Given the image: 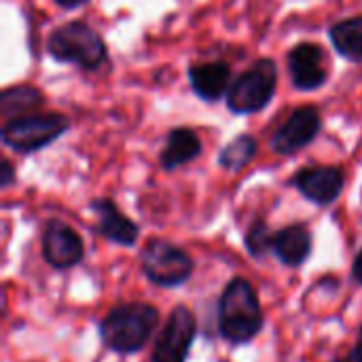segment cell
Masks as SVG:
<instances>
[{"label":"cell","mask_w":362,"mask_h":362,"mask_svg":"<svg viewBox=\"0 0 362 362\" xmlns=\"http://www.w3.org/2000/svg\"><path fill=\"white\" fill-rule=\"evenodd\" d=\"M91 210L98 216V233H102L106 240L121 244V246H134L138 240V225H134L110 199H95L91 204Z\"/></svg>","instance_id":"12"},{"label":"cell","mask_w":362,"mask_h":362,"mask_svg":"<svg viewBox=\"0 0 362 362\" xmlns=\"http://www.w3.org/2000/svg\"><path fill=\"white\" fill-rule=\"evenodd\" d=\"M199 153H202V142L195 136V132L187 127H178L168 134V142L161 153V165L165 170H176L178 165L193 161Z\"/></svg>","instance_id":"15"},{"label":"cell","mask_w":362,"mask_h":362,"mask_svg":"<svg viewBox=\"0 0 362 362\" xmlns=\"http://www.w3.org/2000/svg\"><path fill=\"white\" fill-rule=\"evenodd\" d=\"M312 250V235L303 225L284 227L274 235V252L284 265L297 267L301 265Z\"/></svg>","instance_id":"14"},{"label":"cell","mask_w":362,"mask_h":362,"mask_svg":"<svg viewBox=\"0 0 362 362\" xmlns=\"http://www.w3.org/2000/svg\"><path fill=\"white\" fill-rule=\"evenodd\" d=\"M189 78L193 91L206 102H216L231 87V70L225 62L197 64L189 70Z\"/></svg>","instance_id":"13"},{"label":"cell","mask_w":362,"mask_h":362,"mask_svg":"<svg viewBox=\"0 0 362 362\" xmlns=\"http://www.w3.org/2000/svg\"><path fill=\"white\" fill-rule=\"evenodd\" d=\"M59 6H64V8H76V6H81V4H85L87 0H55Z\"/></svg>","instance_id":"23"},{"label":"cell","mask_w":362,"mask_h":362,"mask_svg":"<svg viewBox=\"0 0 362 362\" xmlns=\"http://www.w3.org/2000/svg\"><path fill=\"white\" fill-rule=\"evenodd\" d=\"M320 129V115L314 106H301L297 108L286 123L274 134L272 146L280 155H293L308 146Z\"/></svg>","instance_id":"8"},{"label":"cell","mask_w":362,"mask_h":362,"mask_svg":"<svg viewBox=\"0 0 362 362\" xmlns=\"http://www.w3.org/2000/svg\"><path fill=\"white\" fill-rule=\"evenodd\" d=\"M47 49L57 62L74 64L85 70H95L106 62V45L102 36L78 21L57 28L49 36Z\"/></svg>","instance_id":"3"},{"label":"cell","mask_w":362,"mask_h":362,"mask_svg":"<svg viewBox=\"0 0 362 362\" xmlns=\"http://www.w3.org/2000/svg\"><path fill=\"white\" fill-rule=\"evenodd\" d=\"M335 362H362V337H361V341L341 358V361H335Z\"/></svg>","instance_id":"20"},{"label":"cell","mask_w":362,"mask_h":362,"mask_svg":"<svg viewBox=\"0 0 362 362\" xmlns=\"http://www.w3.org/2000/svg\"><path fill=\"white\" fill-rule=\"evenodd\" d=\"M331 40L339 55L350 62H362V17L335 23L331 28Z\"/></svg>","instance_id":"16"},{"label":"cell","mask_w":362,"mask_h":362,"mask_svg":"<svg viewBox=\"0 0 362 362\" xmlns=\"http://www.w3.org/2000/svg\"><path fill=\"white\" fill-rule=\"evenodd\" d=\"M263 327V312L250 282L235 278L223 291L218 303V331L229 344H246Z\"/></svg>","instance_id":"1"},{"label":"cell","mask_w":362,"mask_h":362,"mask_svg":"<svg viewBox=\"0 0 362 362\" xmlns=\"http://www.w3.org/2000/svg\"><path fill=\"white\" fill-rule=\"evenodd\" d=\"M295 187L314 204L327 206L335 202L344 189V172L339 168H308L295 176Z\"/></svg>","instance_id":"11"},{"label":"cell","mask_w":362,"mask_h":362,"mask_svg":"<svg viewBox=\"0 0 362 362\" xmlns=\"http://www.w3.org/2000/svg\"><path fill=\"white\" fill-rule=\"evenodd\" d=\"M195 331H197V322L193 312L187 310L185 305H178L170 314L161 335L157 337L153 362H185L189 348L193 344Z\"/></svg>","instance_id":"7"},{"label":"cell","mask_w":362,"mask_h":362,"mask_svg":"<svg viewBox=\"0 0 362 362\" xmlns=\"http://www.w3.org/2000/svg\"><path fill=\"white\" fill-rule=\"evenodd\" d=\"M42 104V95L38 89L30 87V85H21V87H11L2 91L0 98V106H2V117L4 119H21L23 112L38 108Z\"/></svg>","instance_id":"17"},{"label":"cell","mask_w":362,"mask_h":362,"mask_svg":"<svg viewBox=\"0 0 362 362\" xmlns=\"http://www.w3.org/2000/svg\"><path fill=\"white\" fill-rule=\"evenodd\" d=\"M159 312L148 303H123L115 308L100 325V335L106 348L129 354L138 352L157 329Z\"/></svg>","instance_id":"2"},{"label":"cell","mask_w":362,"mask_h":362,"mask_svg":"<svg viewBox=\"0 0 362 362\" xmlns=\"http://www.w3.org/2000/svg\"><path fill=\"white\" fill-rule=\"evenodd\" d=\"M83 252H85L83 242L72 227H68L59 221L49 223V227L42 235V255L51 267H55V269L74 267L83 259Z\"/></svg>","instance_id":"9"},{"label":"cell","mask_w":362,"mask_h":362,"mask_svg":"<svg viewBox=\"0 0 362 362\" xmlns=\"http://www.w3.org/2000/svg\"><path fill=\"white\" fill-rule=\"evenodd\" d=\"M140 263L146 278L159 286H178L193 274V259L163 240H151L140 252Z\"/></svg>","instance_id":"5"},{"label":"cell","mask_w":362,"mask_h":362,"mask_svg":"<svg viewBox=\"0 0 362 362\" xmlns=\"http://www.w3.org/2000/svg\"><path fill=\"white\" fill-rule=\"evenodd\" d=\"M246 246L252 257H263L267 250L274 248V233L269 231V227L263 221H259L250 227V231L246 235Z\"/></svg>","instance_id":"19"},{"label":"cell","mask_w":362,"mask_h":362,"mask_svg":"<svg viewBox=\"0 0 362 362\" xmlns=\"http://www.w3.org/2000/svg\"><path fill=\"white\" fill-rule=\"evenodd\" d=\"M11 180H13V168H11L8 161H2V180H0L2 187H8Z\"/></svg>","instance_id":"21"},{"label":"cell","mask_w":362,"mask_h":362,"mask_svg":"<svg viewBox=\"0 0 362 362\" xmlns=\"http://www.w3.org/2000/svg\"><path fill=\"white\" fill-rule=\"evenodd\" d=\"M257 155V142L252 136H240L233 142H229L223 151H221V165L227 170H240L244 168L252 157Z\"/></svg>","instance_id":"18"},{"label":"cell","mask_w":362,"mask_h":362,"mask_svg":"<svg viewBox=\"0 0 362 362\" xmlns=\"http://www.w3.org/2000/svg\"><path fill=\"white\" fill-rule=\"evenodd\" d=\"M66 129L68 119L64 115H30L8 121L2 129V140L17 153H34L57 140Z\"/></svg>","instance_id":"6"},{"label":"cell","mask_w":362,"mask_h":362,"mask_svg":"<svg viewBox=\"0 0 362 362\" xmlns=\"http://www.w3.org/2000/svg\"><path fill=\"white\" fill-rule=\"evenodd\" d=\"M288 72L297 89H318L327 81V68L322 64V49L314 42H301L288 53Z\"/></svg>","instance_id":"10"},{"label":"cell","mask_w":362,"mask_h":362,"mask_svg":"<svg viewBox=\"0 0 362 362\" xmlns=\"http://www.w3.org/2000/svg\"><path fill=\"white\" fill-rule=\"evenodd\" d=\"M361 337H362V335H361Z\"/></svg>","instance_id":"24"},{"label":"cell","mask_w":362,"mask_h":362,"mask_svg":"<svg viewBox=\"0 0 362 362\" xmlns=\"http://www.w3.org/2000/svg\"><path fill=\"white\" fill-rule=\"evenodd\" d=\"M278 68L274 59H259L248 72L240 74L227 91V106L233 112L248 115L267 106L276 93Z\"/></svg>","instance_id":"4"},{"label":"cell","mask_w":362,"mask_h":362,"mask_svg":"<svg viewBox=\"0 0 362 362\" xmlns=\"http://www.w3.org/2000/svg\"><path fill=\"white\" fill-rule=\"evenodd\" d=\"M352 274H354V278L358 280L362 284V250L356 255V259H354V267H352Z\"/></svg>","instance_id":"22"}]
</instances>
